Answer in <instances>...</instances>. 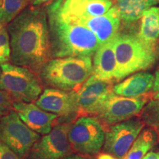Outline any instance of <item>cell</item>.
<instances>
[{"label": "cell", "instance_id": "6da1fadb", "mask_svg": "<svg viewBox=\"0 0 159 159\" xmlns=\"http://www.w3.org/2000/svg\"><path fill=\"white\" fill-rule=\"evenodd\" d=\"M11 61L39 74L52 59L50 37L45 6H27L7 25Z\"/></svg>", "mask_w": 159, "mask_h": 159}, {"label": "cell", "instance_id": "7a4b0ae2", "mask_svg": "<svg viewBox=\"0 0 159 159\" xmlns=\"http://www.w3.org/2000/svg\"><path fill=\"white\" fill-rule=\"evenodd\" d=\"M52 58L94 56L101 44L94 33L78 19L61 10L59 0L45 5Z\"/></svg>", "mask_w": 159, "mask_h": 159}, {"label": "cell", "instance_id": "3957f363", "mask_svg": "<svg viewBox=\"0 0 159 159\" xmlns=\"http://www.w3.org/2000/svg\"><path fill=\"white\" fill-rule=\"evenodd\" d=\"M93 75L91 56H69L52 58L40 71L43 84L52 89L77 91Z\"/></svg>", "mask_w": 159, "mask_h": 159}, {"label": "cell", "instance_id": "277c9868", "mask_svg": "<svg viewBox=\"0 0 159 159\" xmlns=\"http://www.w3.org/2000/svg\"><path fill=\"white\" fill-rule=\"evenodd\" d=\"M116 59L117 81L153 66L158 59V49L148 47L138 35L118 34L113 40Z\"/></svg>", "mask_w": 159, "mask_h": 159}, {"label": "cell", "instance_id": "5b68a950", "mask_svg": "<svg viewBox=\"0 0 159 159\" xmlns=\"http://www.w3.org/2000/svg\"><path fill=\"white\" fill-rule=\"evenodd\" d=\"M0 89L19 102H32L42 94L41 80L35 72L26 67L5 63L0 65Z\"/></svg>", "mask_w": 159, "mask_h": 159}, {"label": "cell", "instance_id": "8992f818", "mask_svg": "<svg viewBox=\"0 0 159 159\" xmlns=\"http://www.w3.org/2000/svg\"><path fill=\"white\" fill-rule=\"evenodd\" d=\"M40 139V134L24 123L15 111L0 119V141L20 157L28 153Z\"/></svg>", "mask_w": 159, "mask_h": 159}, {"label": "cell", "instance_id": "52a82bcc", "mask_svg": "<svg viewBox=\"0 0 159 159\" xmlns=\"http://www.w3.org/2000/svg\"><path fill=\"white\" fill-rule=\"evenodd\" d=\"M105 133L97 119L81 116L71 125L69 140L71 148L83 154L94 155L104 145Z\"/></svg>", "mask_w": 159, "mask_h": 159}, {"label": "cell", "instance_id": "ba28073f", "mask_svg": "<svg viewBox=\"0 0 159 159\" xmlns=\"http://www.w3.org/2000/svg\"><path fill=\"white\" fill-rule=\"evenodd\" d=\"M70 127L69 123L55 126L32 147L26 159H61L68 156L71 150L69 140Z\"/></svg>", "mask_w": 159, "mask_h": 159}, {"label": "cell", "instance_id": "9c48e42d", "mask_svg": "<svg viewBox=\"0 0 159 159\" xmlns=\"http://www.w3.org/2000/svg\"><path fill=\"white\" fill-rule=\"evenodd\" d=\"M143 128L144 124L139 119H128L112 125L105 133L104 150L116 158L123 159Z\"/></svg>", "mask_w": 159, "mask_h": 159}, {"label": "cell", "instance_id": "30bf717a", "mask_svg": "<svg viewBox=\"0 0 159 159\" xmlns=\"http://www.w3.org/2000/svg\"><path fill=\"white\" fill-rule=\"evenodd\" d=\"M144 99L141 97L129 98L115 94L113 91L100 105L96 112L97 117L108 125L128 120L138 114L144 108Z\"/></svg>", "mask_w": 159, "mask_h": 159}, {"label": "cell", "instance_id": "8fae6325", "mask_svg": "<svg viewBox=\"0 0 159 159\" xmlns=\"http://www.w3.org/2000/svg\"><path fill=\"white\" fill-rule=\"evenodd\" d=\"M112 92L111 82L99 80L92 75L76 91L80 113L95 114Z\"/></svg>", "mask_w": 159, "mask_h": 159}, {"label": "cell", "instance_id": "7c38bea8", "mask_svg": "<svg viewBox=\"0 0 159 159\" xmlns=\"http://www.w3.org/2000/svg\"><path fill=\"white\" fill-rule=\"evenodd\" d=\"M35 105L43 111L57 116H70L80 113L76 91L46 89L36 100Z\"/></svg>", "mask_w": 159, "mask_h": 159}, {"label": "cell", "instance_id": "4fadbf2b", "mask_svg": "<svg viewBox=\"0 0 159 159\" xmlns=\"http://www.w3.org/2000/svg\"><path fill=\"white\" fill-rule=\"evenodd\" d=\"M13 108L31 130L42 135L52 130V124L57 117V115L43 111L33 102L16 101L13 102Z\"/></svg>", "mask_w": 159, "mask_h": 159}, {"label": "cell", "instance_id": "5bb4252c", "mask_svg": "<svg viewBox=\"0 0 159 159\" xmlns=\"http://www.w3.org/2000/svg\"><path fill=\"white\" fill-rule=\"evenodd\" d=\"M71 16L78 19L80 22L89 27L96 35L101 45L113 41L115 39L118 35L122 21L115 5L113 6L106 13L99 16L91 18L77 17L73 16Z\"/></svg>", "mask_w": 159, "mask_h": 159}, {"label": "cell", "instance_id": "9a60e30c", "mask_svg": "<svg viewBox=\"0 0 159 159\" xmlns=\"http://www.w3.org/2000/svg\"><path fill=\"white\" fill-rule=\"evenodd\" d=\"M59 2L64 13L84 18L102 16L114 5L112 0H59Z\"/></svg>", "mask_w": 159, "mask_h": 159}, {"label": "cell", "instance_id": "2e32d148", "mask_svg": "<svg viewBox=\"0 0 159 159\" xmlns=\"http://www.w3.org/2000/svg\"><path fill=\"white\" fill-rule=\"evenodd\" d=\"M116 67L113 41L101 45L94 55L93 75L99 80L111 82L115 77Z\"/></svg>", "mask_w": 159, "mask_h": 159}, {"label": "cell", "instance_id": "e0dca14e", "mask_svg": "<svg viewBox=\"0 0 159 159\" xmlns=\"http://www.w3.org/2000/svg\"><path fill=\"white\" fill-rule=\"evenodd\" d=\"M155 76L149 72H139L131 75L113 87L115 94L136 98L153 89Z\"/></svg>", "mask_w": 159, "mask_h": 159}, {"label": "cell", "instance_id": "ac0fdd59", "mask_svg": "<svg viewBox=\"0 0 159 159\" xmlns=\"http://www.w3.org/2000/svg\"><path fill=\"white\" fill-rule=\"evenodd\" d=\"M158 2L159 0H116L115 7L122 21L133 23L141 19L145 12Z\"/></svg>", "mask_w": 159, "mask_h": 159}, {"label": "cell", "instance_id": "d6986e66", "mask_svg": "<svg viewBox=\"0 0 159 159\" xmlns=\"http://www.w3.org/2000/svg\"><path fill=\"white\" fill-rule=\"evenodd\" d=\"M138 36L143 43L152 48L159 39V7H152L142 17Z\"/></svg>", "mask_w": 159, "mask_h": 159}, {"label": "cell", "instance_id": "ffe728a7", "mask_svg": "<svg viewBox=\"0 0 159 159\" xmlns=\"http://www.w3.org/2000/svg\"><path fill=\"white\" fill-rule=\"evenodd\" d=\"M156 142V135L152 130H144L135 140L123 159H142L152 148Z\"/></svg>", "mask_w": 159, "mask_h": 159}, {"label": "cell", "instance_id": "44dd1931", "mask_svg": "<svg viewBox=\"0 0 159 159\" xmlns=\"http://www.w3.org/2000/svg\"><path fill=\"white\" fill-rule=\"evenodd\" d=\"M30 0H1L0 23L8 25L28 6Z\"/></svg>", "mask_w": 159, "mask_h": 159}, {"label": "cell", "instance_id": "7402d4cb", "mask_svg": "<svg viewBox=\"0 0 159 159\" xmlns=\"http://www.w3.org/2000/svg\"><path fill=\"white\" fill-rule=\"evenodd\" d=\"M11 43L7 25L0 23V65L11 61Z\"/></svg>", "mask_w": 159, "mask_h": 159}, {"label": "cell", "instance_id": "603a6c76", "mask_svg": "<svg viewBox=\"0 0 159 159\" xmlns=\"http://www.w3.org/2000/svg\"><path fill=\"white\" fill-rule=\"evenodd\" d=\"M12 98L6 91L0 89V119L10 112L13 108Z\"/></svg>", "mask_w": 159, "mask_h": 159}, {"label": "cell", "instance_id": "cb8c5ba5", "mask_svg": "<svg viewBox=\"0 0 159 159\" xmlns=\"http://www.w3.org/2000/svg\"><path fill=\"white\" fill-rule=\"evenodd\" d=\"M0 159H21V157L0 141Z\"/></svg>", "mask_w": 159, "mask_h": 159}, {"label": "cell", "instance_id": "d4e9b609", "mask_svg": "<svg viewBox=\"0 0 159 159\" xmlns=\"http://www.w3.org/2000/svg\"><path fill=\"white\" fill-rule=\"evenodd\" d=\"M153 91L156 93V94H155V99L156 100H159V69L156 71V75H155Z\"/></svg>", "mask_w": 159, "mask_h": 159}, {"label": "cell", "instance_id": "484cf974", "mask_svg": "<svg viewBox=\"0 0 159 159\" xmlns=\"http://www.w3.org/2000/svg\"><path fill=\"white\" fill-rule=\"evenodd\" d=\"M55 1H56V0H30V5L39 7V6L47 5Z\"/></svg>", "mask_w": 159, "mask_h": 159}, {"label": "cell", "instance_id": "4316f807", "mask_svg": "<svg viewBox=\"0 0 159 159\" xmlns=\"http://www.w3.org/2000/svg\"><path fill=\"white\" fill-rule=\"evenodd\" d=\"M151 106L152 108V114L153 118L156 120H159V100H156L154 103H152Z\"/></svg>", "mask_w": 159, "mask_h": 159}, {"label": "cell", "instance_id": "83f0119b", "mask_svg": "<svg viewBox=\"0 0 159 159\" xmlns=\"http://www.w3.org/2000/svg\"><path fill=\"white\" fill-rule=\"evenodd\" d=\"M142 159H159V152H149Z\"/></svg>", "mask_w": 159, "mask_h": 159}, {"label": "cell", "instance_id": "f1b7e54d", "mask_svg": "<svg viewBox=\"0 0 159 159\" xmlns=\"http://www.w3.org/2000/svg\"><path fill=\"white\" fill-rule=\"evenodd\" d=\"M97 159H116V158L113 156H111L110 154L104 153V154L99 155Z\"/></svg>", "mask_w": 159, "mask_h": 159}, {"label": "cell", "instance_id": "f546056e", "mask_svg": "<svg viewBox=\"0 0 159 159\" xmlns=\"http://www.w3.org/2000/svg\"><path fill=\"white\" fill-rule=\"evenodd\" d=\"M63 159H87V158L82 156H80V155H71V156H68L65 157V158H63Z\"/></svg>", "mask_w": 159, "mask_h": 159}, {"label": "cell", "instance_id": "4dcf8cb0", "mask_svg": "<svg viewBox=\"0 0 159 159\" xmlns=\"http://www.w3.org/2000/svg\"><path fill=\"white\" fill-rule=\"evenodd\" d=\"M1 76H2V69H1V66H0V78H1Z\"/></svg>", "mask_w": 159, "mask_h": 159}, {"label": "cell", "instance_id": "1f68e13d", "mask_svg": "<svg viewBox=\"0 0 159 159\" xmlns=\"http://www.w3.org/2000/svg\"><path fill=\"white\" fill-rule=\"evenodd\" d=\"M0 2H1V0H0Z\"/></svg>", "mask_w": 159, "mask_h": 159}]
</instances>
